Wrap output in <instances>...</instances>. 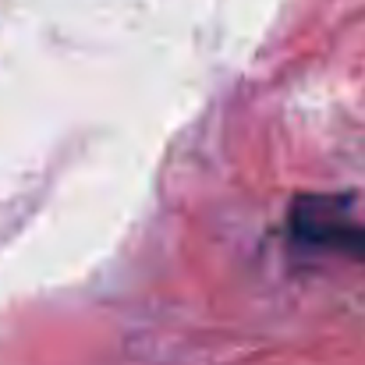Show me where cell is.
<instances>
[{"mask_svg": "<svg viewBox=\"0 0 365 365\" xmlns=\"http://www.w3.org/2000/svg\"><path fill=\"white\" fill-rule=\"evenodd\" d=\"M334 210H337L334 199H298L294 235L309 245L334 248V252H344V255L365 262V227L341 220V213H334Z\"/></svg>", "mask_w": 365, "mask_h": 365, "instance_id": "6da1fadb", "label": "cell"}]
</instances>
